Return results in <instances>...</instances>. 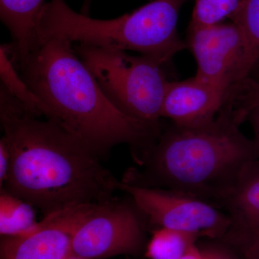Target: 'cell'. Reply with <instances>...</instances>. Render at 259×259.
Wrapping results in <instances>:
<instances>
[{
  "label": "cell",
  "mask_w": 259,
  "mask_h": 259,
  "mask_svg": "<svg viewBox=\"0 0 259 259\" xmlns=\"http://www.w3.org/2000/svg\"><path fill=\"white\" fill-rule=\"evenodd\" d=\"M11 156L8 143L5 138L0 140V185L3 187L9 174Z\"/></svg>",
  "instance_id": "20"
},
{
  "label": "cell",
  "mask_w": 259,
  "mask_h": 259,
  "mask_svg": "<svg viewBox=\"0 0 259 259\" xmlns=\"http://www.w3.org/2000/svg\"><path fill=\"white\" fill-rule=\"evenodd\" d=\"M45 4L44 0H0V18L13 39L8 48L15 65L39 47L37 24Z\"/></svg>",
  "instance_id": "11"
},
{
  "label": "cell",
  "mask_w": 259,
  "mask_h": 259,
  "mask_svg": "<svg viewBox=\"0 0 259 259\" xmlns=\"http://www.w3.org/2000/svg\"><path fill=\"white\" fill-rule=\"evenodd\" d=\"M90 1H91V0H85L84 5H83L84 8H83L82 14L88 15H87V13H88L89 8H90Z\"/></svg>",
  "instance_id": "23"
},
{
  "label": "cell",
  "mask_w": 259,
  "mask_h": 259,
  "mask_svg": "<svg viewBox=\"0 0 259 259\" xmlns=\"http://www.w3.org/2000/svg\"><path fill=\"white\" fill-rule=\"evenodd\" d=\"M0 120L11 163L3 187L44 216L115 198L119 181L57 121L37 117L0 87Z\"/></svg>",
  "instance_id": "1"
},
{
  "label": "cell",
  "mask_w": 259,
  "mask_h": 259,
  "mask_svg": "<svg viewBox=\"0 0 259 259\" xmlns=\"http://www.w3.org/2000/svg\"><path fill=\"white\" fill-rule=\"evenodd\" d=\"M219 207L231 219L230 231L259 235V158L245 167Z\"/></svg>",
  "instance_id": "12"
},
{
  "label": "cell",
  "mask_w": 259,
  "mask_h": 259,
  "mask_svg": "<svg viewBox=\"0 0 259 259\" xmlns=\"http://www.w3.org/2000/svg\"><path fill=\"white\" fill-rule=\"evenodd\" d=\"M242 0H194L190 27H204L231 18L241 7Z\"/></svg>",
  "instance_id": "17"
},
{
  "label": "cell",
  "mask_w": 259,
  "mask_h": 259,
  "mask_svg": "<svg viewBox=\"0 0 259 259\" xmlns=\"http://www.w3.org/2000/svg\"><path fill=\"white\" fill-rule=\"evenodd\" d=\"M15 67L47 105L49 119L82 140L100 158L117 145L127 144L141 166L163 128L161 124L135 120L120 112L76 54L73 44L65 39L42 42Z\"/></svg>",
  "instance_id": "2"
},
{
  "label": "cell",
  "mask_w": 259,
  "mask_h": 259,
  "mask_svg": "<svg viewBox=\"0 0 259 259\" xmlns=\"http://www.w3.org/2000/svg\"><path fill=\"white\" fill-rule=\"evenodd\" d=\"M182 259H206V256L197 248V249L194 250L190 254L186 255L185 257Z\"/></svg>",
  "instance_id": "22"
},
{
  "label": "cell",
  "mask_w": 259,
  "mask_h": 259,
  "mask_svg": "<svg viewBox=\"0 0 259 259\" xmlns=\"http://www.w3.org/2000/svg\"><path fill=\"white\" fill-rule=\"evenodd\" d=\"M0 79L1 86L23 103L24 106L37 117H50L47 105L30 90L12 60L7 44L0 47Z\"/></svg>",
  "instance_id": "15"
},
{
  "label": "cell",
  "mask_w": 259,
  "mask_h": 259,
  "mask_svg": "<svg viewBox=\"0 0 259 259\" xmlns=\"http://www.w3.org/2000/svg\"><path fill=\"white\" fill-rule=\"evenodd\" d=\"M243 32L245 52L241 71L242 82L249 78L259 61V0H242L241 7L231 18Z\"/></svg>",
  "instance_id": "14"
},
{
  "label": "cell",
  "mask_w": 259,
  "mask_h": 259,
  "mask_svg": "<svg viewBox=\"0 0 259 259\" xmlns=\"http://www.w3.org/2000/svg\"><path fill=\"white\" fill-rule=\"evenodd\" d=\"M238 101L241 110L248 113L250 109L259 102V83L254 80L247 79L242 87Z\"/></svg>",
  "instance_id": "19"
},
{
  "label": "cell",
  "mask_w": 259,
  "mask_h": 259,
  "mask_svg": "<svg viewBox=\"0 0 259 259\" xmlns=\"http://www.w3.org/2000/svg\"><path fill=\"white\" fill-rule=\"evenodd\" d=\"M197 64L196 76L229 94L241 84L245 52L243 32L237 24L189 26L186 40Z\"/></svg>",
  "instance_id": "8"
},
{
  "label": "cell",
  "mask_w": 259,
  "mask_h": 259,
  "mask_svg": "<svg viewBox=\"0 0 259 259\" xmlns=\"http://www.w3.org/2000/svg\"><path fill=\"white\" fill-rule=\"evenodd\" d=\"M37 221L33 206L24 199L10 193L5 189L0 191V234L15 236L31 231Z\"/></svg>",
  "instance_id": "16"
},
{
  "label": "cell",
  "mask_w": 259,
  "mask_h": 259,
  "mask_svg": "<svg viewBox=\"0 0 259 259\" xmlns=\"http://www.w3.org/2000/svg\"><path fill=\"white\" fill-rule=\"evenodd\" d=\"M229 100L226 91L196 76L182 81H169L161 118L187 127L204 125L214 120Z\"/></svg>",
  "instance_id": "10"
},
{
  "label": "cell",
  "mask_w": 259,
  "mask_h": 259,
  "mask_svg": "<svg viewBox=\"0 0 259 259\" xmlns=\"http://www.w3.org/2000/svg\"><path fill=\"white\" fill-rule=\"evenodd\" d=\"M147 223L131 197L93 204L73 237V255L89 259L138 256L147 245Z\"/></svg>",
  "instance_id": "6"
},
{
  "label": "cell",
  "mask_w": 259,
  "mask_h": 259,
  "mask_svg": "<svg viewBox=\"0 0 259 259\" xmlns=\"http://www.w3.org/2000/svg\"><path fill=\"white\" fill-rule=\"evenodd\" d=\"M68 259H89V258H81V257H77V256H73L70 257Z\"/></svg>",
  "instance_id": "25"
},
{
  "label": "cell",
  "mask_w": 259,
  "mask_h": 259,
  "mask_svg": "<svg viewBox=\"0 0 259 259\" xmlns=\"http://www.w3.org/2000/svg\"><path fill=\"white\" fill-rule=\"evenodd\" d=\"M107 98L135 120L161 124V109L169 82L165 66L150 56L126 51L73 44Z\"/></svg>",
  "instance_id": "5"
},
{
  "label": "cell",
  "mask_w": 259,
  "mask_h": 259,
  "mask_svg": "<svg viewBox=\"0 0 259 259\" xmlns=\"http://www.w3.org/2000/svg\"><path fill=\"white\" fill-rule=\"evenodd\" d=\"M206 259H221V258H217L216 256H213V255H205Z\"/></svg>",
  "instance_id": "24"
},
{
  "label": "cell",
  "mask_w": 259,
  "mask_h": 259,
  "mask_svg": "<svg viewBox=\"0 0 259 259\" xmlns=\"http://www.w3.org/2000/svg\"><path fill=\"white\" fill-rule=\"evenodd\" d=\"M117 188L125 192L147 222L157 228L218 238H223L231 227L227 213L193 196L166 189L127 185L121 180Z\"/></svg>",
  "instance_id": "7"
},
{
  "label": "cell",
  "mask_w": 259,
  "mask_h": 259,
  "mask_svg": "<svg viewBox=\"0 0 259 259\" xmlns=\"http://www.w3.org/2000/svg\"><path fill=\"white\" fill-rule=\"evenodd\" d=\"M198 234L168 228H157L146 245L148 259H182L197 249Z\"/></svg>",
  "instance_id": "13"
},
{
  "label": "cell",
  "mask_w": 259,
  "mask_h": 259,
  "mask_svg": "<svg viewBox=\"0 0 259 259\" xmlns=\"http://www.w3.org/2000/svg\"><path fill=\"white\" fill-rule=\"evenodd\" d=\"M189 0H151L112 20H97L78 13L65 0H51L37 24L39 46L49 39L71 44L137 51L166 66L187 48L177 33L182 7Z\"/></svg>",
  "instance_id": "4"
},
{
  "label": "cell",
  "mask_w": 259,
  "mask_h": 259,
  "mask_svg": "<svg viewBox=\"0 0 259 259\" xmlns=\"http://www.w3.org/2000/svg\"><path fill=\"white\" fill-rule=\"evenodd\" d=\"M92 204L44 216L33 229L24 234L1 236L0 259H68L73 256V237Z\"/></svg>",
  "instance_id": "9"
},
{
  "label": "cell",
  "mask_w": 259,
  "mask_h": 259,
  "mask_svg": "<svg viewBox=\"0 0 259 259\" xmlns=\"http://www.w3.org/2000/svg\"><path fill=\"white\" fill-rule=\"evenodd\" d=\"M241 125L231 107L204 125L171 122L140 168H130L121 181L182 192L218 207L245 167L259 158L256 143L241 132Z\"/></svg>",
  "instance_id": "3"
},
{
  "label": "cell",
  "mask_w": 259,
  "mask_h": 259,
  "mask_svg": "<svg viewBox=\"0 0 259 259\" xmlns=\"http://www.w3.org/2000/svg\"><path fill=\"white\" fill-rule=\"evenodd\" d=\"M246 120L250 121L254 132V141L259 150V102L253 105L248 112Z\"/></svg>",
  "instance_id": "21"
},
{
  "label": "cell",
  "mask_w": 259,
  "mask_h": 259,
  "mask_svg": "<svg viewBox=\"0 0 259 259\" xmlns=\"http://www.w3.org/2000/svg\"><path fill=\"white\" fill-rule=\"evenodd\" d=\"M223 238L236 247L241 259H259V235L228 231Z\"/></svg>",
  "instance_id": "18"
}]
</instances>
